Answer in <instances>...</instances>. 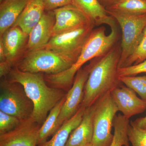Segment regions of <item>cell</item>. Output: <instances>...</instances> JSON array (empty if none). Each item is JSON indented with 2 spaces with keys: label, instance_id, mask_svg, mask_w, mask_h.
Returning <instances> with one entry per match:
<instances>
[{
  "label": "cell",
  "instance_id": "cell-8",
  "mask_svg": "<svg viewBox=\"0 0 146 146\" xmlns=\"http://www.w3.org/2000/svg\"><path fill=\"white\" fill-rule=\"evenodd\" d=\"M94 27L89 23L55 35L44 48L66 55L76 61Z\"/></svg>",
  "mask_w": 146,
  "mask_h": 146
},
{
  "label": "cell",
  "instance_id": "cell-30",
  "mask_svg": "<svg viewBox=\"0 0 146 146\" xmlns=\"http://www.w3.org/2000/svg\"><path fill=\"white\" fill-rule=\"evenodd\" d=\"M133 122L138 127L146 129V115L144 117L138 118Z\"/></svg>",
  "mask_w": 146,
  "mask_h": 146
},
{
  "label": "cell",
  "instance_id": "cell-13",
  "mask_svg": "<svg viewBox=\"0 0 146 146\" xmlns=\"http://www.w3.org/2000/svg\"><path fill=\"white\" fill-rule=\"evenodd\" d=\"M0 36L6 60L14 66L27 47L29 35L18 26L13 25Z\"/></svg>",
  "mask_w": 146,
  "mask_h": 146
},
{
  "label": "cell",
  "instance_id": "cell-18",
  "mask_svg": "<svg viewBox=\"0 0 146 146\" xmlns=\"http://www.w3.org/2000/svg\"><path fill=\"white\" fill-rule=\"evenodd\" d=\"M28 0H4L0 4V36L13 26Z\"/></svg>",
  "mask_w": 146,
  "mask_h": 146
},
{
  "label": "cell",
  "instance_id": "cell-24",
  "mask_svg": "<svg viewBox=\"0 0 146 146\" xmlns=\"http://www.w3.org/2000/svg\"><path fill=\"white\" fill-rule=\"evenodd\" d=\"M146 59V27L143 32L141 41L136 49L128 58L121 68L136 65Z\"/></svg>",
  "mask_w": 146,
  "mask_h": 146
},
{
  "label": "cell",
  "instance_id": "cell-19",
  "mask_svg": "<svg viewBox=\"0 0 146 146\" xmlns=\"http://www.w3.org/2000/svg\"><path fill=\"white\" fill-rule=\"evenodd\" d=\"M85 109L81 106L75 115L61 125L50 140L38 144L37 146H65L71 133L81 123Z\"/></svg>",
  "mask_w": 146,
  "mask_h": 146
},
{
  "label": "cell",
  "instance_id": "cell-4",
  "mask_svg": "<svg viewBox=\"0 0 146 146\" xmlns=\"http://www.w3.org/2000/svg\"><path fill=\"white\" fill-rule=\"evenodd\" d=\"M76 62L66 55L43 48L27 52L14 66L26 72L56 74L70 68Z\"/></svg>",
  "mask_w": 146,
  "mask_h": 146
},
{
  "label": "cell",
  "instance_id": "cell-20",
  "mask_svg": "<svg viewBox=\"0 0 146 146\" xmlns=\"http://www.w3.org/2000/svg\"><path fill=\"white\" fill-rule=\"evenodd\" d=\"M66 98V95L50 111L39 129L38 144L47 141L56 133V126L60 110Z\"/></svg>",
  "mask_w": 146,
  "mask_h": 146
},
{
  "label": "cell",
  "instance_id": "cell-5",
  "mask_svg": "<svg viewBox=\"0 0 146 146\" xmlns=\"http://www.w3.org/2000/svg\"><path fill=\"white\" fill-rule=\"evenodd\" d=\"M106 10L119 25L122 30L121 55L119 64V68H121L141 41L146 27V14L135 15L110 9Z\"/></svg>",
  "mask_w": 146,
  "mask_h": 146
},
{
  "label": "cell",
  "instance_id": "cell-33",
  "mask_svg": "<svg viewBox=\"0 0 146 146\" xmlns=\"http://www.w3.org/2000/svg\"><path fill=\"white\" fill-rule=\"evenodd\" d=\"M3 1H4V0H0V2H2Z\"/></svg>",
  "mask_w": 146,
  "mask_h": 146
},
{
  "label": "cell",
  "instance_id": "cell-12",
  "mask_svg": "<svg viewBox=\"0 0 146 146\" xmlns=\"http://www.w3.org/2000/svg\"><path fill=\"white\" fill-rule=\"evenodd\" d=\"M53 11L55 22L52 36L91 23L81 11L72 3L56 9Z\"/></svg>",
  "mask_w": 146,
  "mask_h": 146
},
{
  "label": "cell",
  "instance_id": "cell-17",
  "mask_svg": "<svg viewBox=\"0 0 146 146\" xmlns=\"http://www.w3.org/2000/svg\"><path fill=\"white\" fill-rule=\"evenodd\" d=\"M43 0H28L23 12L14 25L18 26L27 34H29L45 12Z\"/></svg>",
  "mask_w": 146,
  "mask_h": 146
},
{
  "label": "cell",
  "instance_id": "cell-9",
  "mask_svg": "<svg viewBox=\"0 0 146 146\" xmlns=\"http://www.w3.org/2000/svg\"><path fill=\"white\" fill-rule=\"evenodd\" d=\"M93 60L89 65L80 68L75 77L73 85L66 95V98L56 126V132L66 121L75 115L83 100L84 88L93 65Z\"/></svg>",
  "mask_w": 146,
  "mask_h": 146
},
{
  "label": "cell",
  "instance_id": "cell-6",
  "mask_svg": "<svg viewBox=\"0 0 146 146\" xmlns=\"http://www.w3.org/2000/svg\"><path fill=\"white\" fill-rule=\"evenodd\" d=\"M33 105L21 84L7 78L1 80L0 110L21 121L30 118Z\"/></svg>",
  "mask_w": 146,
  "mask_h": 146
},
{
  "label": "cell",
  "instance_id": "cell-31",
  "mask_svg": "<svg viewBox=\"0 0 146 146\" xmlns=\"http://www.w3.org/2000/svg\"><path fill=\"white\" fill-rule=\"evenodd\" d=\"M119 0H99L100 3L106 9L117 2Z\"/></svg>",
  "mask_w": 146,
  "mask_h": 146
},
{
  "label": "cell",
  "instance_id": "cell-15",
  "mask_svg": "<svg viewBox=\"0 0 146 146\" xmlns=\"http://www.w3.org/2000/svg\"><path fill=\"white\" fill-rule=\"evenodd\" d=\"M72 4L81 11L94 27L106 25L111 28L117 25L115 19L108 13L99 0H72Z\"/></svg>",
  "mask_w": 146,
  "mask_h": 146
},
{
  "label": "cell",
  "instance_id": "cell-26",
  "mask_svg": "<svg viewBox=\"0 0 146 146\" xmlns=\"http://www.w3.org/2000/svg\"><path fill=\"white\" fill-rule=\"evenodd\" d=\"M22 121L18 118L0 110V134L14 129Z\"/></svg>",
  "mask_w": 146,
  "mask_h": 146
},
{
  "label": "cell",
  "instance_id": "cell-27",
  "mask_svg": "<svg viewBox=\"0 0 146 146\" xmlns=\"http://www.w3.org/2000/svg\"><path fill=\"white\" fill-rule=\"evenodd\" d=\"M142 73L146 74V59L136 65H132L124 68H119L118 77L122 76H136Z\"/></svg>",
  "mask_w": 146,
  "mask_h": 146
},
{
  "label": "cell",
  "instance_id": "cell-28",
  "mask_svg": "<svg viewBox=\"0 0 146 146\" xmlns=\"http://www.w3.org/2000/svg\"><path fill=\"white\" fill-rule=\"evenodd\" d=\"M46 11H53L72 3V0H43Z\"/></svg>",
  "mask_w": 146,
  "mask_h": 146
},
{
  "label": "cell",
  "instance_id": "cell-7",
  "mask_svg": "<svg viewBox=\"0 0 146 146\" xmlns=\"http://www.w3.org/2000/svg\"><path fill=\"white\" fill-rule=\"evenodd\" d=\"M93 120V146H109L112 143L114 118L118 110L111 93L106 94L95 104Z\"/></svg>",
  "mask_w": 146,
  "mask_h": 146
},
{
  "label": "cell",
  "instance_id": "cell-1",
  "mask_svg": "<svg viewBox=\"0 0 146 146\" xmlns=\"http://www.w3.org/2000/svg\"><path fill=\"white\" fill-rule=\"evenodd\" d=\"M121 55V44L117 42L101 57L94 58L85 84L81 106L85 108L95 104L101 98L119 86L117 70Z\"/></svg>",
  "mask_w": 146,
  "mask_h": 146
},
{
  "label": "cell",
  "instance_id": "cell-32",
  "mask_svg": "<svg viewBox=\"0 0 146 146\" xmlns=\"http://www.w3.org/2000/svg\"><path fill=\"white\" fill-rule=\"evenodd\" d=\"M84 146H93V145L92 144H89V145H87Z\"/></svg>",
  "mask_w": 146,
  "mask_h": 146
},
{
  "label": "cell",
  "instance_id": "cell-22",
  "mask_svg": "<svg viewBox=\"0 0 146 146\" xmlns=\"http://www.w3.org/2000/svg\"><path fill=\"white\" fill-rule=\"evenodd\" d=\"M129 14H146V0H119L106 8Z\"/></svg>",
  "mask_w": 146,
  "mask_h": 146
},
{
  "label": "cell",
  "instance_id": "cell-10",
  "mask_svg": "<svg viewBox=\"0 0 146 146\" xmlns=\"http://www.w3.org/2000/svg\"><path fill=\"white\" fill-rule=\"evenodd\" d=\"M41 125L30 118L14 129L0 134V146H37Z\"/></svg>",
  "mask_w": 146,
  "mask_h": 146
},
{
  "label": "cell",
  "instance_id": "cell-21",
  "mask_svg": "<svg viewBox=\"0 0 146 146\" xmlns=\"http://www.w3.org/2000/svg\"><path fill=\"white\" fill-rule=\"evenodd\" d=\"M129 119L119 114L115 116L113 121L114 132L113 140L109 146H128L127 129L130 123Z\"/></svg>",
  "mask_w": 146,
  "mask_h": 146
},
{
  "label": "cell",
  "instance_id": "cell-2",
  "mask_svg": "<svg viewBox=\"0 0 146 146\" xmlns=\"http://www.w3.org/2000/svg\"><path fill=\"white\" fill-rule=\"evenodd\" d=\"M110 34L106 33L104 26L94 29L84 44L75 63L64 72L56 74H45L46 82L51 86L61 89H68L74 82L78 71L85 63L95 58L101 57L118 42L119 33L117 25L110 28Z\"/></svg>",
  "mask_w": 146,
  "mask_h": 146
},
{
  "label": "cell",
  "instance_id": "cell-23",
  "mask_svg": "<svg viewBox=\"0 0 146 146\" xmlns=\"http://www.w3.org/2000/svg\"><path fill=\"white\" fill-rule=\"evenodd\" d=\"M120 82L135 91L146 101V75L136 76H122L118 77Z\"/></svg>",
  "mask_w": 146,
  "mask_h": 146
},
{
  "label": "cell",
  "instance_id": "cell-29",
  "mask_svg": "<svg viewBox=\"0 0 146 146\" xmlns=\"http://www.w3.org/2000/svg\"><path fill=\"white\" fill-rule=\"evenodd\" d=\"M13 65L8 61H3L0 62V77L3 78L8 75L11 70L13 68Z\"/></svg>",
  "mask_w": 146,
  "mask_h": 146
},
{
  "label": "cell",
  "instance_id": "cell-11",
  "mask_svg": "<svg viewBox=\"0 0 146 146\" xmlns=\"http://www.w3.org/2000/svg\"><path fill=\"white\" fill-rule=\"evenodd\" d=\"M111 95L118 110L127 119L146 110V101L138 98L135 91L127 86L120 85L111 91Z\"/></svg>",
  "mask_w": 146,
  "mask_h": 146
},
{
  "label": "cell",
  "instance_id": "cell-25",
  "mask_svg": "<svg viewBox=\"0 0 146 146\" xmlns=\"http://www.w3.org/2000/svg\"><path fill=\"white\" fill-rule=\"evenodd\" d=\"M127 136L131 144L128 146H146V129L138 127L132 121L128 128Z\"/></svg>",
  "mask_w": 146,
  "mask_h": 146
},
{
  "label": "cell",
  "instance_id": "cell-14",
  "mask_svg": "<svg viewBox=\"0 0 146 146\" xmlns=\"http://www.w3.org/2000/svg\"><path fill=\"white\" fill-rule=\"evenodd\" d=\"M55 17L53 11L44 12L39 22L29 35L26 48L27 51L43 48L52 37Z\"/></svg>",
  "mask_w": 146,
  "mask_h": 146
},
{
  "label": "cell",
  "instance_id": "cell-16",
  "mask_svg": "<svg viewBox=\"0 0 146 146\" xmlns=\"http://www.w3.org/2000/svg\"><path fill=\"white\" fill-rule=\"evenodd\" d=\"M95 108L94 104L86 108L81 123L71 133L65 146H84L91 144Z\"/></svg>",
  "mask_w": 146,
  "mask_h": 146
},
{
  "label": "cell",
  "instance_id": "cell-3",
  "mask_svg": "<svg viewBox=\"0 0 146 146\" xmlns=\"http://www.w3.org/2000/svg\"><path fill=\"white\" fill-rule=\"evenodd\" d=\"M8 79L21 84L33 105L30 118L42 125L50 110L65 97L63 89L47 85L42 73L22 72L13 67L8 74Z\"/></svg>",
  "mask_w": 146,
  "mask_h": 146
}]
</instances>
